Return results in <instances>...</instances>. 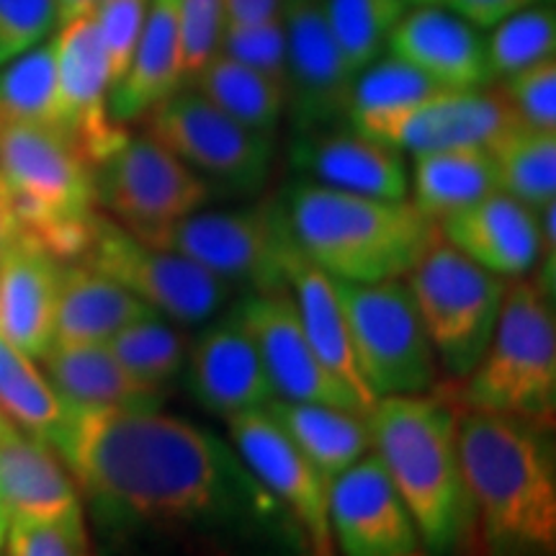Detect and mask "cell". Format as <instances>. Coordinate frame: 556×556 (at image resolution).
<instances>
[{
  "instance_id": "6da1fadb",
  "label": "cell",
  "mask_w": 556,
  "mask_h": 556,
  "mask_svg": "<svg viewBox=\"0 0 556 556\" xmlns=\"http://www.w3.org/2000/svg\"><path fill=\"white\" fill-rule=\"evenodd\" d=\"M50 446L109 526L266 533L307 548L232 443L184 417L65 405Z\"/></svg>"
},
{
  "instance_id": "7a4b0ae2",
  "label": "cell",
  "mask_w": 556,
  "mask_h": 556,
  "mask_svg": "<svg viewBox=\"0 0 556 556\" xmlns=\"http://www.w3.org/2000/svg\"><path fill=\"white\" fill-rule=\"evenodd\" d=\"M456 443L490 556H554L556 456L546 426L462 407Z\"/></svg>"
},
{
  "instance_id": "3957f363",
  "label": "cell",
  "mask_w": 556,
  "mask_h": 556,
  "mask_svg": "<svg viewBox=\"0 0 556 556\" xmlns=\"http://www.w3.org/2000/svg\"><path fill=\"white\" fill-rule=\"evenodd\" d=\"M448 397L407 394L377 400L366 415L374 454L413 516L428 556H456L475 536Z\"/></svg>"
},
{
  "instance_id": "277c9868",
  "label": "cell",
  "mask_w": 556,
  "mask_h": 556,
  "mask_svg": "<svg viewBox=\"0 0 556 556\" xmlns=\"http://www.w3.org/2000/svg\"><path fill=\"white\" fill-rule=\"evenodd\" d=\"M304 258L338 281L405 278L441 240L438 222L413 201L356 197L296 180L278 199Z\"/></svg>"
},
{
  "instance_id": "5b68a950",
  "label": "cell",
  "mask_w": 556,
  "mask_h": 556,
  "mask_svg": "<svg viewBox=\"0 0 556 556\" xmlns=\"http://www.w3.org/2000/svg\"><path fill=\"white\" fill-rule=\"evenodd\" d=\"M0 173L16 197L24 238L60 263L86 258L101 214L80 144L60 127L0 122Z\"/></svg>"
},
{
  "instance_id": "8992f818",
  "label": "cell",
  "mask_w": 556,
  "mask_h": 556,
  "mask_svg": "<svg viewBox=\"0 0 556 556\" xmlns=\"http://www.w3.org/2000/svg\"><path fill=\"white\" fill-rule=\"evenodd\" d=\"M462 381V407L552 428L556 413L554 296L533 278H518L507 287L490 345Z\"/></svg>"
},
{
  "instance_id": "52a82bcc",
  "label": "cell",
  "mask_w": 556,
  "mask_h": 556,
  "mask_svg": "<svg viewBox=\"0 0 556 556\" xmlns=\"http://www.w3.org/2000/svg\"><path fill=\"white\" fill-rule=\"evenodd\" d=\"M353 356L377 400L426 394L438 384V358L407 281H338Z\"/></svg>"
},
{
  "instance_id": "ba28073f",
  "label": "cell",
  "mask_w": 556,
  "mask_h": 556,
  "mask_svg": "<svg viewBox=\"0 0 556 556\" xmlns=\"http://www.w3.org/2000/svg\"><path fill=\"white\" fill-rule=\"evenodd\" d=\"M405 278L438 366L454 379L469 377L503 312L505 278L477 266L448 245L443 235Z\"/></svg>"
},
{
  "instance_id": "9c48e42d",
  "label": "cell",
  "mask_w": 556,
  "mask_h": 556,
  "mask_svg": "<svg viewBox=\"0 0 556 556\" xmlns=\"http://www.w3.org/2000/svg\"><path fill=\"white\" fill-rule=\"evenodd\" d=\"M176 250L229 289L248 294L289 291V268L302 253L278 199L235 212H193L157 242Z\"/></svg>"
},
{
  "instance_id": "30bf717a",
  "label": "cell",
  "mask_w": 556,
  "mask_h": 556,
  "mask_svg": "<svg viewBox=\"0 0 556 556\" xmlns=\"http://www.w3.org/2000/svg\"><path fill=\"white\" fill-rule=\"evenodd\" d=\"M96 206L137 240L157 245L168 229L199 212L212 189L155 139L129 135L93 168Z\"/></svg>"
},
{
  "instance_id": "8fae6325",
  "label": "cell",
  "mask_w": 556,
  "mask_h": 556,
  "mask_svg": "<svg viewBox=\"0 0 556 556\" xmlns=\"http://www.w3.org/2000/svg\"><path fill=\"white\" fill-rule=\"evenodd\" d=\"M144 135L170 150L208 184L229 193H258L270 176L276 137L235 122L184 86L144 116Z\"/></svg>"
},
{
  "instance_id": "7c38bea8",
  "label": "cell",
  "mask_w": 556,
  "mask_h": 556,
  "mask_svg": "<svg viewBox=\"0 0 556 556\" xmlns=\"http://www.w3.org/2000/svg\"><path fill=\"white\" fill-rule=\"evenodd\" d=\"M103 274L119 281L139 302L168 323L204 325L229 302L232 289L176 250L137 240L127 229L99 217L86 258Z\"/></svg>"
},
{
  "instance_id": "4fadbf2b",
  "label": "cell",
  "mask_w": 556,
  "mask_h": 556,
  "mask_svg": "<svg viewBox=\"0 0 556 556\" xmlns=\"http://www.w3.org/2000/svg\"><path fill=\"white\" fill-rule=\"evenodd\" d=\"M225 422L229 443L299 526L309 556H336L328 520L330 479L289 441L266 409L235 415Z\"/></svg>"
},
{
  "instance_id": "5bb4252c",
  "label": "cell",
  "mask_w": 556,
  "mask_h": 556,
  "mask_svg": "<svg viewBox=\"0 0 556 556\" xmlns=\"http://www.w3.org/2000/svg\"><path fill=\"white\" fill-rule=\"evenodd\" d=\"M287 29V111L294 135L348 124L356 75L332 39L323 0H281Z\"/></svg>"
},
{
  "instance_id": "9a60e30c",
  "label": "cell",
  "mask_w": 556,
  "mask_h": 556,
  "mask_svg": "<svg viewBox=\"0 0 556 556\" xmlns=\"http://www.w3.org/2000/svg\"><path fill=\"white\" fill-rule=\"evenodd\" d=\"M232 312L258 345L276 400L317 402L366 415L356 394L319 364L289 291L245 294Z\"/></svg>"
},
{
  "instance_id": "2e32d148",
  "label": "cell",
  "mask_w": 556,
  "mask_h": 556,
  "mask_svg": "<svg viewBox=\"0 0 556 556\" xmlns=\"http://www.w3.org/2000/svg\"><path fill=\"white\" fill-rule=\"evenodd\" d=\"M328 520L332 544L343 556H428L374 451L330 482Z\"/></svg>"
},
{
  "instance_id": "e0dca14e",
  "label": "cell",
  "mask_w": 556,
  "mask_h": 556,
  "mask_svg": "<svg viewBox=\"0 0 556 556\" xmlns=\"http://www.w3.org/2000/svg\"><path fill=\"white\" fill-rule=\"evenodd\" d=\"M52 45L58 60L60 127L80 144L96 168L111 150L119 148L129 131L109 114L114 80L90 13L60 24Z\"/></svg>"
},
{
  "instance_id": "ac0fdd59",
  "label": "cell",
  "mask_w": 556,
  "mask_h": 556,
  "mask_svg": "<svg viewBox=\"0 0 556 556\" xmlns=\"http://www.w3.org/2000/svg\"><path fill=\"white\" fill-rule=\"evenodd\" d=\"M180 377L191 397L222 420L263 409L276 400L258 345L235 312L208 323L189 343Z\"/></svg>"
},
{
  "instance_id": "d6986e66",
  "label": "cell",
  "mask_w": 556,
  "mask_h": 556,
  "mask_svg": "<svg viewBox=\"0 0 556 556\" xmlns=\"http://www.w3.org/2000/svg\"><path fill=\"white\" fill-rule=\"evenodd\" d=\"M289 160L309 184L356 197L405 201L409 170L402 150L353 129L351 124L294 135Z\"/></svg>"
},
{
  "instance_id": "ffe728a7",
  "label": "cell",
  "mask_w": 556,
  "mask_h": 556,
  "mask_svg": "<svg viewBox=\"0 0 556 556\" xmlns=\"http://www.w3.org/2000/svg\"><path fill=\"white\" fill-rule=\"evenodd\" d=\"M520 124L495 86L477 90H438L379 131V142L402 152L484 148Z\"/></svg>"
},
{
  "instance_id": "44dd1931",
  "label": "cell",
  "mask_w": 556,
  "mask_h": 556,
  "mask_svg": "<svg viewBox=\"0 0 556 556\" xmlns=\"http://www.w3.org/2000/svg\"><path fill=\"white\" fill-rule=\"evenodd\" d=\"M482 31L448 5H415L394 26L387 52L438 88L477 90L492 86Z\"/></svg>"
},
{
  "instance_id": "7402d4cb",
  "label": "cell",
  "mask_w": 556,
  "mask_h": 556,
  "mask_svg": "<svg viewBox=\"0 0 556 556\" xmlns=\"http://www.w3.org/2000/svg\"><path fill=\"white\" fill-rule=\"evenodd\" d=\"M438 227L448 245L500 278H523L539 263V212L503 191L458 208Z\"/></svg>"
},
{
  "instance_id": "603a6c76",
  "label": "cell",
  "mask_w": 556,
  "mask_h": 556,
  "mask_svg": "<svg viewBox=\"0 0 556 556\" xmlns=\"http://www.w3.org/2000/svg\"><path fill=\"white\" fill-rule=\"evenodd\" d=\"M62 263L29 238L0 258V336L41 358L54 343Z\"/></svg>"
},
{
  "instance_id": "cb8c5ba5",
  "label": "cell",
  "mask_w": 556,
  "mask_h": 556,
  "mask_svg": "<svg viewBox=\"0 0 556 556\" xmlns=\"http://www.w3.org/2000/svg\"><path fill=\"white\" fill-rule=\"evenodd\" d=\"M178 9L180 0H150L129 65L109 93V114L122 127L142 122L186 86Z\"/></svg>"
},
{
  "instance_id": "d4e9b609",
  "label": "cell",
  "mask_w": 556,
  "mask_h": 556,
  "mask_svg": "<svg viewBox=\"0 0 556 556\" xmlns=\"http://www.w3.org/2000/svg\"><path fill=\"white\" fill-rule=\"evenodd\" d=\"M0 503L11 520H50L83 513L78 484L58 451L16 426L0 430Z\"/></svg>"
},
{
  "instance_id": "484cf974",
  "label": "cell",
  "mask_w": 556,
  "mask_h": 556,
  "mask_svg": "<svg viewBox=\"0 0 556 556\" xmlns=\"http://www.w3.org/2000/svg\"><path fill=\"white\" fill-rule=\"evenodd\" d=\"M39 364L70 407L160 409L165 402L163 392L131 377L109 343H52Z\"/></svg>"
},
{
  "instance_id": "4316f807",
  "label": "cell",
  "mask_w": 556,
  "mask_h": 556,
  "mask_svg": "<svg viewBox=\"0 0 556 556\" xmlns=\"http://www.w3.org/2000/svg\"><path fill=\"white\" fill-rule=\"evenodd\" d=\"M155 315L148 304L86 261L62 263L54 343H109L137 319Z\"/></svg>"
},
{
  "instance_id": "83f0119b",
  "label": "cell",
  "mask_w": 556,
  "mask_h": 556,
  "mask_svg": "<svg viewBox=\"0 0 556 556\" xmlns=\"http://www.w3.org/2000/svg\"><path fill=\"white\" fill-rule=\"evenodd\" d=\"M289 294L294 299L299 323H302L304 336H307L319 364L356 394L366 415L371 413L377 397L368 392L356 356H353L336 278L304 258V253H299L289 268Z\"/></svg>"
},
{
  "instance_id": "f1b7e54d",
  "label": "cell",
  "mask_w": 556,
  "mask_h": 556,
  "mask_svg": "<svg viewBox=\"0 0 556 556\" xmlns=\"http://www.w3.org/2000/svg\"><path fill=\"white\" fill-rule=\"evenodd\" d=\"M263 409L330 482L374 451L366 415L353 409L289 400H270Z\"/></svg>"
},
{
  "instance_id": "f546056e",
  "label": "cell",
  "mask_w": 556,
  "mask_h": 556,
  "mask_svg": "<svg viewBox=\"0 0 556 556\" xmlns=\"http://www.w3.org/2000/svg\"><path fill=\"white\" fill-rule=\"evenodd\" d=\"M497 173L490 150L454 148L413 155L409 193L413 206L428 219L441 222L458 208L495 193Z\"/></svg>"
},
{
  "instance_id": "4dcf8cb0",
  "label": "cell",
  "mask_w": 556,
  "mask_h": 556,
  "mask_svg": "<svg viewBox=\"0 0 556 556\" xmlns=\"http://www.w3.org/2000/svg\"><path fill=\"white\" fill-rule=\"evenodd\" d=\"M186 86L235 122L268 137H276L278 122L287 111V90L222 52L214 54Z\"/></svg>"
},
{
  "instance_id": "1f68e13d",
  "label": "cell",
  "mask_w": 556,
  "mask_h": 556,
  "mask_svg": "<svg viewBox=\"0 0 556 556\" xmlns=\"http://www.w3.org/2000/svg\"><path fill=\"white\" fill-rule=\"evenodd\" d=\"M438 90L446 88H438L433 80L417 73L407 62L392 58V54L379 58L353 78L348 124L377 139L389 122L430 99Z\"/></svg>"
},
{
  "instance_id": "d6a6232c",
  "label": "cell",
  "mask_w": 556,
  "mask_h": 556,
  "mask_svg": "<svg viewBox=\"0 0 556 556\" xmlns=\"http://www.w3.org/2000/svg\"><path fill=\"white\" fill-rule=\"evenodd\" d=\"M497 189L533 212L556 201V131L516 124L490 148Z\"/></svg>"
},
{
  "instance_id": "836d02e7",
  "label": "cell",
  "mask_w": 556,
  "mask_h": 556,
  "mask_svg": "<svg viewBox=\"0 0 556 556\" xmlns=\"http://www.w3.org/2000/svg\"><path fill=\"white\" fill-rule=\"evenodd\" d=\"M0 413L26 433L52 443L65 420V402L58 397L37 358L26 356L0 336Z\"/></svg>"
},
{
  "instance_id": "e575fe53",
  "label": "cell",
  "mask_w": 556,
  "mask_h": 556,
  "mask_svg": "<svg viewBox=\"0 0 556 556\" xmlns=\"http://www.w3.org/2000/svg\"><path fill=\"white\" fill-rule=\"evenodd\" d=\"M0 122L60 127L58 60L52 39L0 65Z\"/></svg>"
},
{
  "instance_id": "d590c367",
  "label": "cell",
  "mask_w": 556,
  "mask_h": 556,
  "mask_svg": "<svg viewBox=\"0 0 556 556\" xmlns=\"http://www.w3.org/2000/svg\"><path fill=\"white\" fill-rule=\"evenodd\" d=\"M340 58L353 75L377 62L394 26L409 11L407 0H323Z\"/></svg>"
},
{
  "instance_id": "8d00e7d4",
  "label": "cell",
  "mask_w": 556,
  "mask_h": 556,
  "mask_svg": "<svg viewBox=\"0 0 556 556\" xmlns=\"http://www.w3.org/2000/svg\"><path fill=\"white\" fill-rule=\"evenodd\" d=\"M114 356L144 387L168 392V387L184 374L189 340L160 315L137 319L109 340Z\"/></svg>"
},
{
  "instance_id": "74e56055",
  "label": "cell",
  "mask_w": 556,
  "mask_h": 556,
  "mask_svg": "<svg viewBox=\"0 0 556 556\" xmlns=\"http://www.w3.org/2000/svg\"><path fill=\"white\" fill-rule=\"evenodd\" d=\"M492 83L520 70L552 60L556 52V11L552 0L526 5L495 26L484 37Z\"/></svg>"
},
{
  "instance_id": "f35d334b",
  "label": "cell",
  "mask_w": 556,
  "mask_h": 556,
  "mask_svg": "<svg viewBox=\"0 0 556 556\" xmlns=\"http://www.w3.org/2000/svg\"><path fill=\"white\" fill-rule=\"evenodd\" d=\"M219 52L287 90V29L281 16L248 26L227 24Z\"/></svg>"
},
{
  "instance_id": "ab89813d",
  "label": "cell",
  "mask_w": 556,
  "mask_h": 556,
  "mask_svg": "<svg viewBox=\"0 0 556 556\" xmlns=\"http://www.w3.org/2000/svg\"><path fill=\"white\" fill-rule=\"evenodd\" d=\"M5 556H90L83 513L67 518H13L5 533Z\"/></svg>"
},
{
  "instance_id": "60d3db41",
  "label": "cell",
  "mask_w": 556,
  "mask_h": 556,
  "mask_svg": "<svg viewBox=\"0 0 556 556\" xmlns=\"http://www.w3.org/2000/svg\"><path fill=\"white\" fill-rule=\"evenodd\" d=\"M503 96L513 116L531 129L556 131V60H544L536 65L507 75L492 83Z\"/></svg>"
},
{
  "instance_id": "b9f144b4",
  "label": "cell",
  "mask_w": 556,
  "mask_h": 556,
  "mask_svg": "<svg viewBox=\"0 0 556 556\" xmlns=\"http://www.w3.org/2000/svg\"><path fill=\"white\" fill-rule=\"evenodd\" d=\"M148 9L150 0H99L96 9L90 11L96 34H99L103 52H106L114 86L129 65L144 18H148Z\"/></svg>"
},
{
  "instance_id": "7bdbcfd3",
  "label": "cell",
  "mask_w": 556,
  "mask_h": 556,
  "mask_svg": "<svg viewBox=\"0 0 556 556\" xmlns=\"http://www.w3.org/2000/svg\"><path fill=\"white\" fill-rule=\"evenodd\" d=\"M58 31L54 0H0V65L52 39Z\"/></svg>"
},
{
  "instance_id": "ee69618b",
  "label": "cell",
  "mask_w": 556,
  "mask_h": 556,
  "mask_svg": "<svg viewBox=\"0 0 556 556\" xmlns=\"http://www.w3.org/2000/svg\"><path fill=\"white\" fill-rule=\"evenodd\" d=\"M180 50H184L186 83L219 54L227 29L225 0H180Z\"/></svg>"
},
{
  "instance_id": "f6af8a7d",
  "label": "cell",
  "mask_w": 556,
  "mask_h": 556,
  "mask_svg": "<svg viewBox=\"0 0 556 556\" xmlns=\"http://www.w3.org/2000/svg\"><path fill=\"white\" fill-rule=\"evenodd\" d=\"M533 3H544V0H446L451 11L471 21L479 29H490L497 21Z\"/></svg>"
},
{
  "instance_id": "bcb514c9",
  "label": "cell",
  "mask_w": 556,
  "mask_h": 556,
  "mask_svg": "<svg viewBox=\"0 0 556 556\" xmlns=\"http://www.w3.org/2000/svg\"><path fill=\"white\" fill-rule=\"evenodd\" d=\"M21 238H24V229H21L16 197H13L9 180L0 173V258H3Z\"/></svg>"
},
{
  "instance_id": "7dc6e473",
  "label": "cell",
  "mask_w": 556,
  "mask_h": 556,
  "mask_svg": "<svg viewBox=\"0 0 556 556\" xmlns=\"http://www.w3.org/2000/svg\"><path fill=\"white\" fill-rule=\"evenodd\" d=\"M227 24L248 26L281 16V0H225Z\"/></svg>"
},
{
  "instance_id": "c3c4849f",
  "label": "cell",
  "mask_w": 556,
  "mask_h": 556,
  "mask_svg": "<svg viewBox=\"0 0 556 556\" xmlns=\"http://www.w3.org/2000/svg\"><path fill=\"white\" fill-rule=\"evenodd\" d=\"M54 3H58V26H60L78 16H88V13L96 9L99 0H54Z\"/></svg>"
},
{
  "instance_id": "681fc988",
  "label": "cell",
  "mask_w": 556,
  "mask_h": 556,
  "mask_svg": "<svg viewBox=\"0 0 556 556\" xmlns=\"http://www.w3.org/2000/svg\"><path fill=\"white\" fill-rule=\"evenodd\" d=\"M9 523H11L9 513H5L3 503H0V552H3V544H5V533H9Z\"/></svg>"
},
{
  "instance_id": "f907efd6",
  "label": "cell",
  "mask_w": 556,
  "mask_h": 556,
  "mask_svg": "<svg viewBox=\"0 0 556 556\" xmlns=\"http://www.w3.org/2000/svg\"><path fill=\"white\" fill-rule=\"evenodd\" d=\"M409 9H415V5H446V0H407Z\"/></svg>"
},
{
  "instance_id": "816d5d0a",
  "label": "cell",
  "mask_w": 556,
  "mask_h": 556,
  "mask_svg": "<svg viewBox=\"0 0 556 556\" xmlns=\"http://www.w3.org/2000/svg\"><path fill=\"white\" fill-rule=\"evenodd\" d=\"M9 426H13V422H11L9 417H5L3 413H0V430H3V428H9Z\"/></svg>"
}]
</instances>
